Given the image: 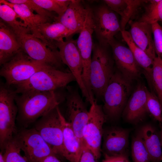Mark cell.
I'll return each mask as SVG.
<instances>
[{
	"label": "cell",
	"mask_w": 162,
	"mask_h": 162,
	"mask_svg": "<svg viewBox=\"0 0 162 162\" xmlns=\"http://www.w3.org/2000/svg\"><path fill=\"white\" fill-rule=\"evenodd\" d=\"M132 82L118 70L114 71L103 96L102 108L107 119L115 120L122 116L130 94Z\"/></svg>",
	"instance_id": "cell-3"
},
{
	"label": "cell",
	"mask_w": 162,
	"mask_h": 162,
	"mask_svg": "<svg viewBox=\"0 0 162 162\" xmlns=\"http://www.w3.org/2000/svg\"><path fill=\"white\" fill-rule=\"evenodd\" d=\"M6 85L0 87V146L4 150L17 131L15 121L18 108L15 101L17 94Z\"/></svg>",
	"instance_id": "cell-7"
},
{
	"label": "cell",
	"mask_w": 162,
	"mask_h": 162,
	"mask_svg": "<svg viewBox=\"0 0 162 162\" xmlns=\"http://www.w3.org/2000/svg\"><path fill=\"white\" fill-rule=\"evenodd\" d=\"M148 89L140 83L129 98L122 116L129 123L136 124L143 121L148 113L147 107Z\"/></svg>",
	"instance_id": "cell-16"
},
{
	"label": "cell",
	"mask_w": 162,
	"mask_h": 162,
	"mask_svg": "<svg viewBox=\"0 0 162 162\" xmlns=\"http://www.w3.org/2000/svg\"><path fill=\"white\" fill-rule=\"evenodd\" d=\"M94 32L93 10L88 7L84 26L76 40L77 46L83 64L82 79L90 97L93 96L90 84V75L93 46L92 35Z\"/></svg>",
	"instance_id": "cell-13"
},
{
	"label": "cell",
	"mask_w": 162,
	"mask_h": 162,
	"mask_svg": "<svg viewBox=\"0 0 162 162\" xmlns=\"http://www.w3.org/2000/svg\"><path fill=\"white\" fill-rule=\"evenodd\" d=\"M114 60L117 70L126 78L132 82L141 75L140 67L128 47L114 39L110 44Z\"/></svg>",
	"instance_id": "cell-17"
},
{
	"label": "cell",
	"mask_w": 162,
	"mask_h": 162,
	"mask_svg": "<svg viewBox=\"0 0 162 162\" xmlns=\"http://www.w3.org/2000/svg\"><path fill=\"white\" fill-rule=\"evenodd\" d=\"M65 96L56 91H30L20 95L15 101L18 108L16 119L25 127L35 121L55 108Z\"/></svg>",
	"instance_id": "cell-1"
},
{
	"label": "cell",
	"mask_w": 162,
	"mask_h": 162,
	"mask_svg": "<svg viewBox=\"0 0 162 162\" xmlns=\"http://www.w3.org/2000/svg\"><path fill=\"white\" fill-rule=\"evenodd\" d=\"M3 154L6 162H28L21 154V151L14 136L7 144Z\"/></svg>",
	"instance_id": "cell-30"
},
{
	"label": "cell",
	"mask_w": 162,
	"mask_h": 162,
	"mask_svg": "<svg viewBox=\"0 0 162 162\" xmlns=\"http://www.w3.org/2000/svg\"><path fill=\"white\" fill-rule=\"evenodd\" d=\"M147 107L148 113L159 123H162V107L155 94L148 90Z\"/></svg>",
	"instance_id": "cell-32"
},
{
	"label": "cell",
	"mask_w": 162,
	"mask_h": 162,
	"mask_svg": "<svg viewBox=\"0 0 162 162\" xmlns=\"http://www.w3.org/2000/svg\"><path fill=\"white\" fill-rule=\"evenodd\" d=\"M87 123L83 131L84 142L97 159L101 154L103 126L107 119L102 108L96 100L91 104Z\"/></svg>",
	"instance_id": "cell-9"
},
{
	"label": "cell",
	"mask_w": 162,
	"mask_h": 162,
	"mask_svg": "<svg viewBox=\"0 0 162 162\" xmlns=\"http://www.w3.org/2000/svg\"><path fill=\"white\" fill-rule=\"evenodd\" d=\"M46 66L48 65L33 59L21 49L1 65L0 74L5 79L7 86H15L27 80L37 71Z\"/></svg>",
	"instance_id": "cell-6"
},
{
	"label": "cell",
	"mask_w": 162,
	"mask_h": 162,
	"mask_svg": "<svg viewBox=\"0 0 162 162\" xmlns=\"http://www.w3.org/2000/svg\"><path fill=\"white\" fill-rule=\"evenodd\" d=\"M21 49L17 37L12 29L0 19V64L9 61Z\"/></svg>",
	"instance_id": "cell-22"
},
{
	"label": "cell",
	"mask_w": 162,
	"mask_h": 162,
	"mask_svg": "<svg viewBox=\"0 0 162 162\" xmlns=\"http://www.w3.org/2000/svg\"><path fill=\"white\" fill-rule=\"evenodd\" d=\"M38 31L44 43L54 51L58 50L55 42L63 40L64 38L69 39L73 35L68 29L58 22L42 23L38 26Z\"/></svg>",
	"instance_id": "cell-24"
},
{
	"label": "cell",
	"mask_w": 162,
	"mask_h": 162,
	"mask_svg": "<svg viewBox=\"0 0 162 162\" xmlns=\"http://www.w3.org/2000/svg\"><path fill=\"white\" fill-rule=\"evenodd\" d=\"M0 162H6L2 151L0 153Z\"/></svg>",
	"instance_id": "cell-41"
},
{
	"label": "cell",
	"mask_w": 162,
	"mask_h": 162,
	"mask_svg": "<svg viewBox=\"0 0 162 162\" xmlns=\"http://www.w3.org/2000/svg\"><path fill=\"white\" fill-rule=\"evenodd\" d=\"M58 111L63 133V156L69 162H79L83 149V142L76 135L69 124L61 113Z\"/></svg>",
	"instance_id": "cell-19"
},
{
	"label": "cell",
	"mask_w": 162,
	"mask_h": 162,
	"mask_svg": "<svg viewBox=\"0 0 162 162\" xmlns=\"http://www.w3.org/2000/svg\"><path fill=\"white\" fill-rule=\"evenodd\" d=\"M65 96L67 121L76 135L83 142V131L87 121L89 111L77 89L72 86H67Z\"/></svg>",
	"instance_id": "cell-14"
},
{
	"label": "cell",
	"mask_w": 162,
	"mask_h": 162,
	"mask_svg": "<svg viewBox=\"0 0 162 162\" xmlns=\"http://www.w3.org/2000/svg\"><path fill=\"white\" fill-rule=\"evenodd\" d=\"M144 13L139 21L152 25L162 22V0H148Z\"/></svg>",
	"instance_id": "cell-27"
},
{
	"label": "cell",
	"mask_w": 162,
	"mask_h": 162,
	"mask_svg": "<svg viewBox=\"0 0 162 162\" xmlns=\"http://www.w3.org/2000/svg\"><path fill=\"white\" fill-rule=\"evenodd\" d=\"M12 30L17 37L21 49L29 56L45 65L65 71L63 68V64L58 50L51 49L41 40L29 33L26 27L20 26Z\"/></svg>",
	"instance_id": "cell-4"
},
{
	"label": "cell",
	"mask_w": 162,
	"mask_h": 162,
	"mask_svg": "<svg viewBox=\"0 0 162 162\" xmlns=\"http://www.w3.org/2000/svg\"><path fill=\"white\" fill-rule=\"evenodd\" d=\"M121 33L123 39L131 51L136 62L144 69L145 75L148 79L152 72L154 60L135 43L129 32L125 30Z\"/></svg>",
	"instance_id": "cell-26"
},
{
	"label": "cell",
	"mask_w": 162,
	"mask_h": 162,
	"mask_svg": "<svg viewBox=\"0 0 162 162\" xmlns=\"http://www.w3.org/2000/svg\"><path fill=\"white\" fill-rule=\"evenodd\" d=\"M76 81L70 71L46 66L35 73L28 80L15 86L16 93L30 91L48 92L67 87Z\"/></svg>",
	"instance_id": "cell-2"
},
{
	"label": "cell",
	"mask_w": 162,
	"mask_h": 162,
	"mask_svg": "<svg viewBox=\"0 0 162 162\" xmlns=\"http://www.w3.org/2000/svg\"><path fill=\"white\" fill-rule=\"evenodd\" d=\"M56 2L65 10L70 3L71 0H55Z\"/></svg>",
	"instance_id": "cell-39"
},
{
	"label": "cell",
	"mask_w": 162,
	"mask_h": 162,
	"mask_svg": "<svg viewBox=\"0 0 162 162\" xmlns=\"http://www.w3.org/2000/svg\"><path fill=\"white\" fill-rule=\"evenodd\" d=\"M40 162H62L55 154L48 155L44 158Z\"/></svg>",
	"instance_id": "cell-38"
},
{
	"label": "cell",
	"mask_w": 162,
	"mask_h": 162,
	"mask_svg": "<svg viewBox=\"0 0 162 162\" xmlns=\"http://www.w3.org/2000/svg\"><path fill=\"white\" fill-rule=\"evenodd\" d=\"M152 26L155 54L162 61V27L158 22L152 24Z\"/></svg>",
	"instance_id": "cell-34"
},
{
	"label": "cell",
	"mask_w": 162,
	"mask_h": 162,
	"mask_svg": "<svg viewBox=\"0 0 162 162\" xmlns=\"http://www.w3.org/2000/svg\"><path fill=\"white\" fill-rule=\"evenodd\" d=\"M131 153L134 162H151L148 153L138 132L132 137Z\"/></svg>",
	"instance_id": "cell-28"
},
{
	"label": "cell",
	"mask_w": 162,
	"mask_h": 162,
	"mask_svg": "<svg viewBox=\"0 0 162 162\" xmlns=\"http://www.w3.org/2000/svg\"><path fill=\"white\" fill-rule=\"evenodd\" d=\"M148 1L142 0H104L105 4L121 16L120 24L121 31L136 14L140 6Z\"/></svg>",
	"instance_id": "cell-23"
},
{
	"label": "cell",
	"mask_w": 162,
	"mask_h": 162,
	"mask_svg": "<svg viewBox=\"0 0 162 162\" xmlns=\"http://www.w3.org/2000/svg\"><path fill=\"white\" fill-rule=\"evenodd\" d=\"M0 4H5L11 7L19 18L23 21L25 27L28 29L29 33L44 42L43 38L38 31V28L42 23L50 22L52 20L38 14H34L33 11L24 4H13L5 0H0Z\"/></svg>",
	"instance_id": "cell-21"
},
{
	"label": "cell",
	"mask_w": 162,
	"mask_h": 162,
	"mask_svg": "<svg viewBox=\"0 0 162 162\" xmlns=\"http://www.w3.org/2000/svg\"><path fill=\"white\" fill-rule=\"evenodd\" d=\"M94 32L101 46L106 48L114 40V37L121 32L120 22L115 12L105 4L93 10Z\"/></svg>",
	"instance_id": "cell-10"
},
{
	"label": "cell",
	"mask_w": 162,
	"mask_h": 162,
	"mask_svg": "<svg viewBox=\"0 0 162 162\" xmlns=\"http://www.w3.org/2000/svg\"><path fill=\"white\" fill-rule=\"evenodd\" d=\"M130 22V34L135 43L154 60L156 56L152 25L139 21Z\"/></svg>",
	"instance_id": "cell-20"
},
{
	"label": "cell",
	"mask_w": 162,
	"mask_h": 162,
	"mask_svg": "<svg viewBox=\"0 0 162 162\" xmlns=\"http://www.w3.org/2000/svg\"><path fill=\"white\" fill-rule=\"evenodd\" d=\"M63 63L68 68L74 77L82 96L90 104L91 100L83 82L82 75L83 64L77 45V40L72 39L55 42Z\"/></svg>",
	"instance_id": "cell-12"
},
{
	"label": "cell",
	"mask_w": 162,
	"mask_h": 162,
	"mask_svg": "<svg viewBox=\"0 0 162 162\" xmlns=\"http://www.w3.org/2000/svg\"><path fill=\"white\" fill-rule=\"evenodd\" d=\"M160 123V138L161 144V146L162 147V123Z\"/></svg>",
	"instance_id": "cell-40"
},
{
	"label": "cell",
	"mask_w": 162,
	"mask_h": 162,
	"mask_svg": "<svg viewBox=\"0 0 162 162\" xmlns=\"http://www.w3.org/2000/svg\"><path fill=\"white\" fill-rule=\"evenodd\" d=\"M37 5L44 9L56 13L58 16L62 15L65 11L55 0H33Z\"/></svg>",
	"instance_id": "cell-35"
},
{
	"label": "cell",
	"mask_w": 162,
	"mask_h": 162,
	"mask_svg": "<svg viewBox=\"0 0 162 162\" xmlns=\"http://www.w3.org/2000/svg\"><path fill=\"white\" fill-rule=\"evenodd\" d=\"M92 52L90 82L93 94L99 98L103 97L115 71L113 61L106 48L94 44Z\"/></svg>",
	"instance_id": "cell-5"
},
{
	"label": "cell",
	"mask_w": 162,
	"mask_h": 162,
	"mask_svg": "<svg viewBox=\"0 0 162 162\" xmlns=\"http://www.w3.org/2000/svg\"><path fill=\"white\" fill-rule=\"evenodd\" d=\"M14 137L28 162H40L48 155H56L34 128L20 130Z\"/></svg>",
	"instance_id": "cell-8"
},
{
	"label": "cell",
	"mask_w": 162,
	"mask_h": 162,
	"mask_svg": "<svg viewBox=\"0 0 162 162\" xmlns=\"http://www.w3.org/2000/svg\"><path fill=\"white\" fill-rule=\"evenodd\" d=\"M148 153L151 162L162 161V147L160 133L152 125H143L138 131Z\"/></svg>",
	"instance_id": "cell-25"
},
{
	"label": "cell",
	"mask_w": 162,
	"mask_h": 162,
	"mask_svg": "<svg viewBox=\"0 0 162 162\" xmlns=\"http://www.w3.org/2000/svg\"><path fill=\"white\" fill-rule=\"evenodd\" d=\"M7 2L14 4H23L26 5L32 11L41 16L49 18L55 22L58 16L54 14L53 12L47 11L39 6L33 0H7Z\"/></svg>",
	"instance_id": "cell-33"
},
{
	"label": "cell",
	"mask_w": 162,
	"mask_h": 162,
	"mask_svg": "<svg viewBox=\"0 0 162 162\" xmlns=\"http://www.w3.org/2000/svg\"><path fill=\"white\" fill-rule=\"evenodd\" d=\"M105 162H130L128 157L122 156L105 158Z\"/></svg>",
	"instance_id": "cell-37"
},
{
	"label": "cell",
	"mask_w": 162,
	"mask_h": 162,
	"mask_svg": "<svg viewBox=\"0 0 162 162\" xmlns=\"http://www.w3.org/2000/svg\"><path fill=\"white\" fill-rule=\"evenodd\" d=\"M129 130L117 126L104 129L101 152L105 158L128 157Z\"/></svg>",
	"instance_id": "cell-15"
},
{
	"label": "cell",
	"mask_w": 162,
	"mask_h": 162,
	"mask_svg": "<svg viewBox=\"0 0 162 162\" xmlns=\"http://www.w3.org/2000/svg\"><path fill=\"white\" fill-rule=\"evenodd\" d=\"M88 8V7H85L80 0H71L64 13L58 16L55 21L63 24L73 35L80 33L84 26Z\"/></svg>",
	"instance_id": "cell-18"
},
{
	"label": "cell",
	"mask_w": 162,
	"mask_h": 162,
	"mask_svg": "<svg viewBox=\"0 0 162 162\" xmlns=\"http://www.w3.org/2000/svg\"><path fill=\"white\" fill-rule=\"evenodd\" d=\"M97 160L93 153L84 142L79 162H97Z\"/></svg>",
	"instance_id": "cell-36"
},
{
	"label": "cell",
	"mask_w": 162,
	"mask_h": 162,
	"mask_svg": "<svg viewBox=\"0 0 162 162\" xmlns=\"http://www.w3.org/2000/svg\"><path fill=\"white\" fill-rule=\"evenodd\" d=\"M148 80L150 81L162 107V61L157 56L154 60L152 72Z\"/></svg>",
	"instance_id": "cell-29"
},
{
	"label": "cell",
	"mask_w": 162,
	"mask_h": 162,
	"mask_svg": "<svg viewBox=\"0 0 162 162\" xmlns=\"http://www.w3.org/2000/svg\"><path fill=\"white\" fill-rule=\"evenodd\" d=\"M0 17L12 29L20 26L25 27L23 22L17 20L19 17L14 10L6 4H0Z\"/></svg>",
	"instance_id": "cell-31"
},
{
	"label": "cell",
	"mask_w": 162,
	"mask_h": 162,
	"mask_svg": "<svg viewBox=\"0 0 162 162\" xmlns=\"http://www.w3.org/2000/svg\"><path fill=\"white\" fill-rule=\"evenodd\" d=\"M57 106L40 117L36 122L34 128L51 147L56 154L63 156V133Z\"/></svg>",
	"instance_id": "cell-11"
}]
</instances>
